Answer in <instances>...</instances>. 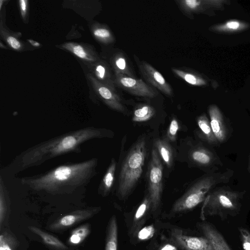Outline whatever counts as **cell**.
I'll return each mask as SVG.
<instances>
[{"instance_id":"1","label":"cell","mask_w":250,"mask_h":250,"mask_svg":"<svg viewBox=\"0 0 250 250\" xmlns=\"http://www.w3.org/2000/svg\"><path fill=\"white\" fill-rule=\"evenodd\" d=\"M106 131L103 128L86 127L58 136L29 148L18 156L10 167L18 172L60 155L78 153L83 143L106 137Z\"/></svg>"},{"instance_id":"2","label":"cell","mask_w":250,"mask_h":250,"mask_svg":"<svg viewBox=\"0 0 250 250\" xmlns=\"http://www.w3.org/2000/svg\"><path fill=\"white\" fill-rule=\"evenodd\" d=\"M97 158L65 164L42 174L22 177L21 184L37 191L51 194L72 192L86 185L96 173Z\"/></svg>"},{"instance_id":"3","label":"cell","mask_w":250,"mask_h":250,"mask_svg":"<svg viewBox=\"0 0 250 250\" xmlns=\"http://www.w3.org/2000/svg\"><path fill=\"white\" fill-rule=\"evenodd\" d=\"M146 142L139 140L124 160L119 178L118 196L124 199L129 195L139 180L143 171L146 156Z\"/></svg>"},{"instance_id":"4","label":"cell","mask_w":250,"mask_h":250,"mask_svg":"<svg viewBox=\"0 0 250 250\" xmlns=\"http://www.w3.org/2000/svg\"><path fill=\"white\" fill-rule=\"evenodd\" d=\"M230 170L208 175L194 183L172 206L173 213L191 210L204 201L206 195L216 185L227 183L232 175Z\"/></svg>"},{"instance_id":"5","label":"cell","mask_w":250,"mask_h":250,"mask_svg":"<svg viewBox=\"0 0 250 250\" xmlns=\"http://www.w3.org/2000/svg\"><path fill=\"white\" fill-rule=\"evenodd\" d=\"M201 209V217L218 215L222 219L228 215H235L240 210L243 193L227 187H220L209 193Z\"/></svg>"},{"instance_id":"6","label":"cell","mask_w":250,"mask_h":250,"mask_svg":"<svg viewBox=\"0 0 250 250\" xmlns=\"http://www.w3.org/2000/svg\"><path fill=\"white\" fill-rule=\"evenodd\" d=\"M160 158L156 149L153 148L148 170V194L151 202V210L153 212L160 205L163 191V167Z\"/></svg>"},{"instance_id":"7","label":"cell","mask_w":250,"mask_h":250,"mask_svg":"<svg viewBox=\"0 0 250 250\" xmlns=\"http://www.w3.org/2000/svg\"><path fill=\"white\" fill-rule=\"evenodd\" d=\"M114 82L118 87L134 96L153 98L158 95L157 91L142 79L115 74Z\"/></svg>"},{"instance_id":"8","label":"cell","mask_w":250,"mask_h":250,"mask_svg":"<svg viewBox=\"0 0 250 250\" xmlns=\"http://www.w3.org/2000/svg\"><path fill=\"white\" fill-rule=\"evenodd\" d=\"M136 62L140 73L149 83L167 96H173L172 87L161 73L146 61L136 60Z\"/></svg>"},{"instance_id":"9","label":"cell","mask_w":250,"mask_h":250,"mask_svg":"<svg viewBox=\"0 0 250 250\" xmlns=\"http://www.w3.org/2000/svg\"><path fill=\"white\" fill-rule=\"evenodd\" d=\"M171 235L172 240L184 250H214L205 237L188 236L179 229H173Z\"/></svg>"},{"instance_id":"10","label":"cell","mask_w":250,"mask_h":250,"mask_svg":"<svg viewBox=\"0 0 250 250\" xmlns=\"http://www.w3.org/2000/svg\"><path fill=\"white\" fill-rule=\"evenodd\" d=\"M98 209L96 208L75 210L55 221L49 226V229L55 231L72 227L79 222L90 218Z\"/></svg>"},{"instance_id":"11","label":"cell","mask_w":250,"mask_h":250,"mask_svg":"<svg viewBox=\"0 0 250 250\" xmlns=\"http://www.w3.org/2000/svg\"><path fill=\"white\" fill-rule=\"evenodd\" d=\"M210 124L214 135L218 143L224 142L227 138L228 130L223 115L219 109L215 105L208 108Z\"/></svg>"},{"instance_id":"12","label":"cell","mask_w":250,"mask_h":250,"mask_svg":"<svg viewBox=\"0 0 250 250\" xmlns=\"http://www.w3.org/2000/svg\"><path fill=\"white\" fill-rule=\"evenodd\" d=\"M200 227L214 250H231L222 235L212 225L208 222H203Z\"/></svg>"},{"instance_id":"13","label":"cell","mask_w":250,"mask_h":250,"mask_svg":"<svg viewBox=\"0 0 250 250\" xmlns=\"http://www.w3.org/2000/svg\"><path fill=\"white\" fill-rule=\"evenodd\" d=\"M100 86L98 89V93L107 105L114 110L124 113L126 109L120 96L107 86Z\"/></svg>"},{"instance_id":"14","label":"cell","mask_w":250,"mask_h":250,"mask_svg":"<svg viewBox=\"0 0 250 250\" xmlns=\"http://www.w3.org/2000/svg\"><path fill=\"white\" fill-rule=\"evenodd\" d=\"M191 160L196 164L202 167H208L214 165L215 162L218 163V159L216 158L214 154L209 150L198 147L191 150L190 153Z\"/></svg>"},{"instance_id":"15","label":"cell","mask_w":250,"mask_h":250,"mask_svg":"<svg viewBox=\"0 0 250 250\" xmlns=\"http://www.w3.org/2000/svg\"><path fill=\"white\" fill-rule=\"evenodd\" d=\"M151 209V202L148 194L144 198L134 214L131 232L137 233L144 224L146 215L150 209Z\"/></svg>"},{"instance_id":"16","label":"cell","mask_w":250,"mask_h":250,"mask_svg":"<svg viewBox=\"0 0 250 250\" xmlns=\"http://www.w3.org/2000/svg\"><path fill=\"white\" fill-rule=\"evenodd\" d=\"M116 162L112 159L99 186V190L103 196H106L110 192L114 181Z\"/></svg>"},{"instance_id":"17","label":"cell","mask_w":250,"mask_h":250,"mask_svg":"<svg viewBox=\"0 0 250 250\" xmlns=\"http://www.w3.org/2000/svg\"><path fill=\"white\" fill-rule=\"evenodd\" d=\"M171 71L177 77L186 83L194 86L206 84L205 80L198 74L187 69L172 68Z\"/></svg>"},{"instance_id":"18","label":"cell","mask_w":250,"mask_h":250,"mask_svg":"<svg viewBox=\"0 0 250 250\" xmlns=\"http://www.w3.org/2000/svg\"><path fill=\"white\" fill-rule=\"evenodd\" d=\"M118 225L116 216L110 219L107 228L105 250H117Z\"/></svg>"},{"instance_id":"19","label":"cell","mask_w":250,"mask_h":250,"mask_svg":"<svg viewBox=\"0 0 250 250\" xmlns=\"http://www.w3.org/2000/svg\"><path fill=\"white\" fill-rule=\"evenodd\" d=\"M28 229L32 232L39 235L46 245L60 250H66L68 249L58 238L43 231L41 229L35 226H29Z\"/></svg>"},{"instance_id":"20","label":"cell","mask_w":250,"mask_h":250,"mask_svg":"<svg viewBox=\"0 0 250 250\" xmlns=\"http://www.w3.org/2000/svg\"><path fill=\"white\" fill-rule=\"evenodd\" d=\"M113 65L115 74H120L135 78V75L123 53L120 52L116 54L113 61Z\"/></svg>"},{"instance_id":"21","label":"cell","mask_w":250,"mask_h":250,"mask_svg":"<svg viewBox=\"0 0 250 250\" xmlns=\"http://www.w3.org/2000/svg\"><path fill=\"white\" fill-rule=\"evenodd\" d=\"M197 125L203 138L209 144L217 145L218 143L212 131L210 122L205 114L198 117Z\"/></svg>"},{"instance_id":"22","label":"cell","mask_w":250,"mask_h":250,"mask_svg":"<svg viewBox=\"0 0 250 250\" xmlns=\"http://www.w3.org/2000/svg\"><path fill=\"white\" fill-rule=\"evenodd\" d=\"M155 148L160 158L166 165L170 167L173 164V153L169 144L164 140L158 139L155 142Z\"/></svg>"},{"instance_id":"23","label":"cell","mask_w":250,"mask_h":250,"mask_svg":"<svg viewBox=\"0 0 250 250\" xmlns=\"http://www.w3.org/2000/svg\"><path fill=\"white\" fill-rule=\"evenodd\" d=\"M175 1L181 11L189 18L192 14L201 11L204 4L203 1L199 0H176Z\"/></svg>"},{"instance_id":"24","label":"cell","mask_w":250,"mask_h":250,"mask_svg":"<svg viewBox=\"0 0 250 250\" xmlns=\"http://www.w3.org/2000/svg\"><path fill=\"white\" fill-rule=\"evenodd\" d=\"M155 108L147 104L139 105L134 110L132 121L135 122L147 121L155 114Z\"/></svg>"},{"instance_id":"25","label":"cell","mask_w":250,"mask_h":250,"mask_svg":"<svg viewBox=\"0 0 250 250\" xmlns=\"http://www.w3.org/2000/svg\"><path fill=\"white\" fill-rule=\"evenodd\" d=\"M90 232L89 224L81 226L73 230L69 238V243L72 245H78L87 237Z\"/></svg>"},{"instance_id":"26","label":"cell","mask_w":250,"mask_h":250,"mask_svg":"<svg viewBox=\"0 0 250 250\" xmlns=\"http://www.w3.org/2000/svg\"><path fill=\"white\" fill-rule=\"evenodd\" d=\"M15 238L9 233L4 232L0 236V250H14L16 246Z\"/></svg>"},{"instance_id":"27","label":"cell","mask_w":250,"mask_h":250,"mask_svg":"<svg viewBox=\"0 0 250 250\" xmlns=\"http://www.w3.org/2000/svg\"><path fill=\"white\" fill-rule=\"evenodd\" d=\"M4 182L0 177V226L5 216L6 211V190Z\"/></svg>"},{"instance_id":"28","label":"cell","mask_w":250,"mask_h":250,"mask_svg":"<svg viewBox=\"0 0 250 250\" xmlns=\"http://www.w3.org/2000/svg\"><path fill=\"white\" fill-rule=\"evenodd\" d=\"M179 127L178 120L173 117L170 121L167 133V138L169 141L174 142L176 140Z\"/></svg>"},{"instance_id":"29","label":"cell","mask_w":250,"mask_h":250,"mask_svg":"<svg viewBox=\"0 0 250 250\" xmlns=\"http://www.w3.org/2000/svg\"><path fill=\"white\" fill-rule=\"evenodd\" d=\"M94 35L105 42H111L114 38L111 31L106 27L98 28L94 32Z\"/></svg>"},{"instance_id":"30","label":"cell","mask_w":250,"mask_h":250,"mask_svg":"<svg viewBox=\"0 0 250 250\" xmlns=\"http://www.w3.org/2000/svg\"><path fill=\"white\" fill-rule=\"evenodd\" d=\"M240 233L243 248L244 250H250V232L248 229L240 228L239 229Z\"/></svg>"},{"instance_id":"31","label":"cell","mask_w":250,"mask_h":250,"mask_svg":"<svg viewBox=\"0 0 250 250\" xmlns=\"http://www.w3.org/2000/svg\"><path fill=\"white\" fill-rule=\"evenodd\" d=\"M154 231V228L152 226H147L139 231L138 237L141 240L149 239L153 236Z\"/></svg>"},{"instance_id":"32","label":"cell","mask_w":250,"mask_h":250,"mask_svg":"<svg viewBox=\"0 0 250 250\" xmlns=\"http://www.w3.org/2000/svg\"><path fill=\"white\" fill-rule=\"evenodd\" d=\"M240 24L238 21H231L227 22L223 26L224 29L229 30H235L240 27Z\"/></svg>"},{"instance_id":"33","label":"cell","mask_w":250,"mask_h":250,"mask_svg":"<svg viewBox=\"0 0 250 250\" xmlns=\"http://www.w3.org/2000/svg\"><path fill=\"white\" fill-rule=\"evenodd\" d=\"M73 51L74 53L81 58H85L86 56L83 48L80 45H76L73 47Z\"/></svg>"},{"instance_id":"34","label":"cell","mask_w":250,"mask_h":250,"mask_svg":"<svg viewBox=\"0 0 250 250\" xmlns=\"http://www.w3.org/2000/svg\"><path fill=\"white\" fill-rule=\"evenodd\" d=\"M7 41L9 45L15 49H18L21 47L20 42L13 37H8L7 39Z\"/></svg>"},{"instance_id":"35","label":"cell","mask_w":250,"mask_h":250,"mask_svg":"<svg viewBox=\"0 0 250 250\" xmlns=\"http://www.w3.org/2000/svg\"><path fill=\"white\" fill-rule=\"evenodd\" d=\"M20 6L21 10V13L22 15H24L25 14V13L26 12V0H20Z\"/></svg>"},{"instance_id":"36","label":"cell","mask_w":250,"mask_h":250,"mask_svg":"<svg viewBox=\"0 0 250 250\" xmlns=\"http://www.w3.org/2000/svg\"><path fill=\"white\" fill-rule=\"evenodd\" d=\"M161 250H177L172 245H167L165 246Z\"/></svg>"},{"instance_id":"37","label":"cell","mask_w":250,"mask_h":250,"mask_svg":"<svg viewBox=\"0 0 250 250\" xmlns=\"http://www.w3.org/2000/svg\"><path fill=\"white\" fill-rule=\"evenodd\" d=\"M29 42L34 46H38L40 45V43L33 41L29 40Z\"/></svg>"},{"instance_id":"38","label":"cell","mask_w":250,"mask_h":250,"mask_svg":"<svg viewBox=\"0 0 250 250\" xmlns=\"http://www.w3.org/2000/svg\"><path fill=\"white\" fill-rule=\"evenodd\" d=\"M0 9H1V5H2V2L3 1L2 0H0Z\"/></svg>"},{"instance_id":"39","label":"cell","mask_w":250,"mask_h":250,"mask_svg":"<svg viewBox=\"0 0 250 250\" xmlns=\"http://www.w3.org/2000/svg\"><path fill=\"white\" fill-rule=\"evenodd\" d=\"M249 171L250 172V165H249Z\"/></svg>"}]
</instances>
